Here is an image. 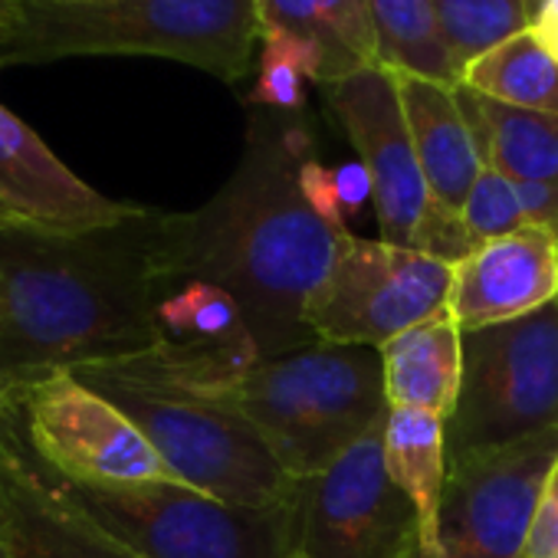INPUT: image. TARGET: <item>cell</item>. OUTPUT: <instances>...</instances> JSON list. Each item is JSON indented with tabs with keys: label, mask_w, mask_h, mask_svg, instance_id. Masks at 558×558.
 Instances as JSON below:
<instances>
[{
	"label": "cell",
	"mask_w": 558,
	"mask_h": 558,
	"mask_svg": "<svg viewBox=\"0 0 558 558\" xmlns=\"http://www.w3.org/2000/svg\"><path fill=\"white\" fill-rule=\"evenodd\" d=\"M313 148L300 116L259 109L246 122L243 155L223 187L191 214H158L161 279H201L223 290L259 359L319 345L306 306L345 227L329 223L303 194L300 174L316 158Z\"/></svg>",
	"instance_id": "cell-1"
},
{
	"label": "cell",
	"mask_w": 558,
	"mask_h": 558,
	"mask_svg": "<svg viewBox=\"0 0 558 558\" xmlns=\"http://www.w3.org/2000/svg\"><path fill=\"white\" fill-rule=\"evenodd\" d=\"M158 214L93 230L0 227V391L161 349Z\"/></svg>",
	"instance_id": "cell-2"
},
{
	"label": "cell",
	"mask_w": 558,
	"mask_h": 558,
	"mask_svg": "<svg viewBox=\"0 0 558 558\" xmlns=\"http://www.w3.org/2000/svg\"><path fill=\"white\" fill-rule=\"evenodd\" d=\"M165 378L236 411L293 480L329 470L388 417L381 352L368 345L300 349L272 359L142 355Z\"/></svg>",
	"instance_id": "cell-3"
},
{
	"label": "cell",
	"mask_w": 558,
	"mask_h": 558,
	"mask_svg": "<svg viewBox=\"0 0 558 558\" xmlns=\"http://www.w3.org/2000/svg\"><path fill=\"white\" fill-rule=\"evenodd\" d=\"M259 44L256 0H14L0 70L66 57H161L240 83Z\"/></svg>",
	"instance_id": "cell-4"
},
{
	"label": "cell",
	"mask_w": 558,
	"mask_h": 558,
	"mask_svg": "<svg viewBox=\"0 0 558 558\" xmlns=\"http://www.w3.org/2000/svg\"><path fill=\"white\" fill-rule=\"evenodd\" d=\"M70 375L109 398L151 440L181 483L253 509L296 499L300 480L279 466L263 437L236 411L165 378L145 359Z\"/></svg>",
	"instance_id": "cell-5"
},
{
	"label": "cell",
	"mask_w": 558,
	"mask_h": 558,
	"mask_svg": "<svg viewBox=\"0 0 558 558\" xmlns=\"http://www.w3.org/2000/svg\"><path fill=\"white\" fill-rule=\"evenodd\" d=\"M17 437L40 483L135 558H290L296 551V499L253 509L187 483H76L44 463L21 430Z\"/></svg>",
	"instance_id": "cell-6"
},
{
	"label": "cell",
	"mask_w": 558,
	"mask_h": 558,
	"mask_svg": "<svg viewBox=\"0 0 558 558\" xmlns=\"http://www.w3.org/2000/svg\"><path fill=\"white\" fill-rule=\"evenodd\" d=\"M558 430V300L463 332V385L447 421L450 463Z\"/></svg>",
	"instance_id": "cell-7"
},
{
	"label": "cell",
	"mask_w": 558,
	"mask_h": 558,
	"mask_svg": "<svg viewBox=\"0 0 558 558\" xmlns=\"http://www.w3.org/2000/svg\"><path fill=\"white\" fill-rule=\"evenodd\" d=\"M450 263L345 230L329 272L310 296L306 326L329 345L381 349L421 323L450 316Z\"/></svg>",
	"instance_id": "cell-8"
},
{
	"label": "cell",
	"mask_w": 558,
	"mask_h": 558,
	"mask_svg": "<svg viewBox=\"0 0 558 558\" xmlns=\"http://www.w3.org/2000/svg\"><path fill=\"white\" fill-rule=\"evenodd\" d=\"M27 447L76 483H181L151 440L70 372L0 391Z\"/></svg>",
	"instance_id": "cell-9"
},
{
	"label": "cell",
	"mask_w": 558,
	"mask_h": 558,
	"mask_svg": "<svg viewBox=\"0 0 558 558\" xmlns=\"http://www.w3.org/2000/svg\"><path fill=\"white\" fill-rule=\"evenodd\" d=\"M296 551L306 558H424L421 515L385 466V424L329 470L300 480Z\"/></svg>",
	"instance_id": "cell-10"
},
{
	"label": "cell",
	"mask_w": 558,
	"mask_h": 558,
	"mask_svg": "<svg viewBox=\"0 0 558 558\" xmlns=\"http://www.w3.org/2000/svg\"><path fill=\"white\" fill-rule=\"evenodd\" d=\"M558 430L450 463L437 545L427 558H522Z\"/></svg>",
	"instance_id": "cell-11"
},
{
	"label": "cell",
	"mask_w": 558,
	"mask_h": 558,
	"mask_svg": "<svg viewBox=\"0 0 558 558\" xmlns=\"http://www.w3.org/2000/svg\"><path fill=\"white\" fill-rule=\"evenodd\" d=\"M319 89L372 178V207L381 240L417 250V240L440 204L430 197L421 171L395 76L385 66H365Z\"/></svg>",
	"instance_id": "cell-12"
},
{
	"label": "cell",
	"mask_w": 558,
	"mask_h": 558,
	"mask_svg": "<svg viewBox=\"0 0 558 558\" xmlns=\"http://www.w3.org/2000/svg\"><path fill=\"white\" fill-rule=\"evenodd\" d=\"M135 210L138 204L112 201L76 178L27 122L0 106V227L93 230Z\"/></svg>",
	"instance_id": "cell-13"
},
{
	"label": "cell",
	"mask_w": 558,
	"mask_h": 558,
	"mask_svg": "<svg viewBox=\"0 0 558 558\" xmlns=\"http://www.w3.org/2000/svg\"><path fill=\"white\" fill-rule=\"evenodd\" d=\"M558 300V236L519 227L480 243L453 266L450 319L463 332L502 326Z\"/></svg>",
	"instance_id": "cell-14"
},
{
	"label": "cell",
	"mask_w": 558,
	"mask_h": 558,
	"mask_svg": "<svg viewBox=\"0 0 558 558\" xmlns=\"http://www.w3.org/2000/svg\"><path fill=\"white\" fill-rule=\"evenodd\" d=\"M0 522L14 558H135L40 483L4 408H0Z\"/></svg>",
	"instance_id": "cell-15"
},
{
	"label": "cell",
	"mask_w": 558,
	"mask_h": 558,
	"mask_svg": "<svg viewBox=\"0 0 558 558\" xmlns=\"http://www.w3.org/2000/svg\"><path fill=\"white\" fill-rule=\"evenodd\" d=\"M391 76L404 106V119L430 197L447 210H460L470 187L483 174L486 161L473 135V125L460 106L457 86H444L404 73H391Z\"/></svg>",
	"instance_id": "cell-16"
},
{
	"label": "cell",
	"mask_w": 558,
	"mask_h": 558,
	"mask_svg": "<svg viewBox=\"0 0 558 558\" xmlns=\"http://www.w3.org/2000/svg\"><path fill=\"white\" fill-rule=\"evenodd\" d=\"M378 352L388 408L427 411L450 421L463 385V329L450 316L421 323Z\"/></svg>",
	"instance_id": "cell-17"
},
{
	"label": "cell",
	"mask_w": 558,
	"mask_h": 558,
	"mask_svg": "<svg viewBox=\"0 0 558 558\" xmlns=\"http://www.w3.org/2000/svg\"><path fill=\"white\" fill-rule=\"evenodd\" d=\"M385 466L391 483L414 502L424 529V558L437 545L440 509L450 480L447 421L427 411L388 408L385 417Z\"/></svg>",
	"instance_id": "cell-18"
},
{
	"label": "cell",
	"mask_w": 558,
	"mask_h": 558,
	"mask_svg": "<svg viewBox=\"0 0 558 558\" xmlns=\"http://www.w3.org/2000/svg\"><path fill=\"white\" fill-rule=\"evenodd\" d=\"M483 161L512 181L558 184V116L512 109L457 86Z\"/></svg>",
	"instance_id": "cell-19"
},
{
	"label": "cell",
	"mask_w": 558,
	"mask_h": 558,
	"mask_svg": "<svg viewBox=\"0 0 558 558\" xmlns=\"http://www.w3.org/2000/svg\"><path fill=\"white\" fill-rule=\"evenodd\" d=\"M256 11L259 27H283L323 50L326 83L378 66L368 0H256Z\"/></svg>",
	"instance_id": "cell-20"
},
{
	"label": "cell",
	"mask_w": 558,
	"mask_h": 558,
	"mask_svg": "<svg viewBox=\"0 0 558 558\" xmlns=\"http://www.w3.org/2000/svg\"><path fill=\"white\" fill-rule=\"evenodd\" d=\"M368 17L378 66L388 73L460 86V70L447 50L434 0H368Z\"/></svg>",
	"instance_id": "cell-21"
},
{
	"label": "cell",
	"mask_w": 558,
	"mask_h": 558,
	"mask_svg": "<svg viewBox=\"0 0 558 558\" xmlns=\"http://www.w3.org/2000/svg\"><path fill=\"white\" fill-rule=\"evenodd\" d=\"M460 86L512 109L558 116V60L529 27L476 57L463 70Z\"/></svg>",
	"instance_id": "cell-22"
},
{
	"label": "cell",
	"mask_w": 558,
	"mask_h": 558,
	"mask_svg": "<svg viewBox=\"0 0 558 558\" xmlns=\"http://www.w3.org/2000/svg\"><path fill=\"white\" fill-rule=\"evenodd\" d=\"M306 83H326L323 50L283 27H259V70L243 102L300 116L306 109Z\"/></svg>",
	"instance_id": "cell-23"
},
{
	"label": "cell",
	"mask_w": 558,
	"mask_h": 558,
	"mask_svg": "<svg viewBox=\"0 0 558 558\" xmlns=\"http://www.w3.org/2000/svg\"><path fill=\"white\" fill-rule=\"evenodd\" d=\"M434 8L460 76L476 57L529 27L525 0H434Z\"/></svg>",
	"instance_id": "cell-24"
},
{
	"label": "cell",
	"mask_w": 558,
	"mask_h": 558,
	"mask_svg": "<svg viewBox=\"0 0 558 558\" xmlns=\"http://www.w3.org/2000/svg\"><path fill=\"white\" fill-rule=\"evenodd\" d=\"M460 217H463V227L476 246L525 227V214L519 204L515 181L486 165L483 174L476 178V184L470 187V194L460 207Z\"/></svg>",
	"instance_id": "cell-25"
},
{
	"label": "cell",
	"mask_w": 558,
	"mask_h": 558,
	"mask_svg": "<svg viewBox=\"0 0 558 558\" xmlns=\"http://www.w3.org/2000/svg\"><path fill=\"white\" fill-rule=\"evenodd\" d=\"M522 558H558V457L542 480Z\"/></svg>",
	"instance_id": "cell-26"
},
{
	"label": "cell",
	"mask_w": 558,
	"mask_h": 558,
	"mask_svg": "<svg viewBox=\"0 0 558 558\" xmlns=\"http://www.w3.org/2000/svg\"><path fill=\"white\" fill-rule=\"evenodd\" d=\"M300 181H303V194H306V201L329 220V223H336V227H345V220H342V201H339V187H336V168H326L319 158H310L306 165H303V174H300Z\"/></svg>",
	"instance_id": "cell-27"
},
{
	"label": "cell",
	"mask_w": 558,
	"mask_h": 558,
	"mask_svg": "<svg viewBox=\"0 0 558 558\" xmlns=\"http://www.w3.org/2000/svg\"><path fill=\"white\" fill-rule=\"evenodd\" d=\"M519 204L525 214V223L542 227L558 236V184H542V181H515Z\"/></svg>",
	"instance_id": "cell-28"
},
{
	"label": "cell",
	"mask_w": 558,
	"mask_h": 558,
	"mask_svg": "<svg viewBox=\"0 0 558 558\" xmlns=\"http://www.w3.org/2000/svg\"><path fill=\"white\" fill-rule=\"evenodd\" d=\"M336 187H339V201H342V210L345 214H355L362 210L368 201H372V178L365 171L362 161H349V165H339L336 168Z\"/></svg>",
	"instance_id": "cell-29"
},
{
	"label": "cell",
	"mask_w": 558,
	"mask_h": 558,
	"mask_svg": "<svg viewBox=\"0 0 558 558\" xmlns=\"http://www.w3.org/2000/svg\"><path fill=\"white\" fill-rule=\"evenodd\" d=\"M529 31L558 60V0H538V8L529 17Z\"/></svg>",
	"instance_id": "cell-30"
},
{
	"label": "cell",
	"mask_w": 558,
	"mask_h": 558,
	"mask_svg": "<svg viewBox=\"0 0 558 558\" xmlns=\"http://www.w3.org/2000/svg\"><path fill=\"white\" fill-rule=\"evenodd\" d=\"M0 558H14L11 542H8V532H4V522H0Z\"/></svg>",
	"instance_id": "cell-31"
},
{
	"label": "cell",
	"mask_w": 558,
	"mask_h": 558,
	"mask_svg": "<svg viewBox=\"0 0 558 558\" xmlns=\"http://www.w3.org/2000/svg\"><path fill=\"white\" fill-rule=\"evenodd\" d=\"M11 8H14V0H0V31H4V21H8Z\"/></svg>",
	"instance_id": "cell-32"
},
{
	"label": "cell",
	"mask_w": 558,
	"mask_h": 558,
	"mask_svg": "<svg viewBox=\"0 0 558 558\" xmlns=\"http://www.w3.org/2000/svg\"><path fill=\"white\" fill-rule=\"evenodd\" d=\"M525 4H529V17H532V11L538 8V0H525Z\"/></svg>",
	"instance_id": "cell-33"
},
{
	"label": "cell",
	"mask_w": 558,
	"mask_h": 558,
	"mask_svg": "<svg viewBox=\"0 0 558 558\" xmlns=\"http://www.w3.org/2000/svg\"><path fill=\"white\" fill-rule=\"evenodd\" d=\"M290 558H306V555H303V551H293V555H290Z\"/></svg>",
	"instance_id": "cell-34"
}]
</instances>
